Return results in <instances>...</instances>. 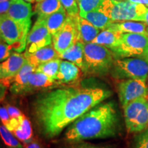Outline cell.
I'll list each match as a JSON object with an SVG mask.
<instances>
[{"instance_id": "obj_29", "label": "cell", "mask_w": 148, "mask_h": 148, "mask_svg": "<svg viewBox=\"0 0 148 148\" xmlns=\"http://www.w3.org/2000/svg\"><path fill=\"white\" fill-rule=\"evenodd\" d=\"M104 0H77L79 12H88L99 8Z\"/></svg>"}, {"instance_id": "obj_34", "label": "cell", "mask_w": 148, "mask_h": 148, "mask_svg": "<svg viewBox=\"0 0 148 148\" xmlns=\"http://www.w3.org/2000/svg\"><path fill=\"white\" fill-rule=\"evenodd\" d=\"M0 120L2 122L3 125L5 127L8 124L10 121V116H9L7 108L5 107H0Z\"/></svg>"}, {"instance_id": "obj_3", "label": "cell", "mask_w": 148, "mask_h": 148, "mask_svg": "<svg viewBox=\"0 0 148 148\" xmlns=\"http://www.w3.org/2000/svg\"><path fill=\"white\" fill-rule=\"evenodd\" d=\"M115 56L110 49L98 44H84L83 71L95 75L108 73L113 67Z\"/></svg>"}, {"instance_id": "obj_20", "label": "cell", "mask_w": 148, "mask_h": 148, "mask_svg": "<svg viewBox=\"0 0 148 148\" xmlns=\"http://www.w3.org/2000/svg\"><path fill=\"white\" fill-rule=\"evenodd\" d=\"M147 25L143 22L136 21H125L113 22L107 29L116 31L121 34L138 33L147 34Z\"/></svg>"}, {"instance_id": "obj_30", "label": "cell", "mask_w": 148, "mask_h": 148, "mask_svg": "<svg viewBox=\"0 0 148 148\" xmlns=\"http://www.w3.org/2000/svg\"><path fill=\"white\" fill-rule=\"evenodd\" d=\"M62 7L66 10L67 15L77 16L79 14V8L77 0H59Z\"/></svg>"}, {"instance_id": "obj_13", "label": "cell", "mask_w": 148, "mask_h": 148, "mask_svg": "<svg viewBox=\"0 0 148 148\" xmlns=\"http://www.w3.org/2000/svg\"><path fill=\"white\" fill-rule=\"evenodd\" d=\"M36 66L26 60L18 73L12 79V84L10 88L11 92L16 94L25 92L29 77L31 74L36 71Z\"/></svg>"}, {"instance_id": "obj_24", "label": "cell", "mask_w": 148, "mask_h": 148, "mask_svg": "<svg viewBox=\"0 0 148 148\" xmlns=\"http://www.w3.org/2000/svg\"><path fill=\"white\" fill-rule=\"evenodd\" d=\"M62 8L59 0H42L36 2L34 6V13L38 17L44 18Z\"/></svg>"}, {"instance_id": "obj_37", "label": "cell", "mask_w": 148, "mask_h": 148, "mask_svg": "<svg viewBox=\"0 0 148 148\" xmlns=\"http://www.w3.org/2000/svg\"><path fill=\"white\" fill-rule=\"evenodd\" d=\"M23 148H42V146L36 140H32L28 143L25 144Z\"/></svg>"}, {"instance_id": "obj_43", "label": "cell", "mask_w": 148, "mask_h": 148, "mask_svg": "<svg viewBox=\"0 0 148 148\" xmlns=\"http://www.w3.org/2000/svg\"><path fill=\"white\" fill-rule=\"evenodd\" d=\"M147 36H148V27H147Z\"/></svg>"}, {"instance_id": "obj_40", "label": "cell", "mask_w": 148, "mask_h": 148, "mask_svg": "<svg viewBox=\"0 0 148 148\" xmlns=\"http://www.w3.org/2000/svg\"><path fill=\"white\" fill-rule=\"evenodd\" d=\"M127 1H131L132 3H139V4H143L144 5H148V0H127Z\"/></svg>"}, {"instance_id": "obj_7", "label": "cell", "mask_w": 148, "mask_h": 148, "mask_svg": "<svg viewBox=\"0 0 148 148\" xmlns=\"http://www.w3.org/2000/svg\"><path fill=\"white\" fill-rule=\"evenodd\" d=\"M114 73L121 78L136 79L147 82L148 60L139 58H116L114 62Z\"/></svg>"}, {"instance_id": "obj_33", "label": "cell", "mask_w": 148, "mask_h": 148, "mask_svg": "<svg viewBox=\"0 0 148 148\" xmlns=\"http://www.w3.org/2000/svg\"><path fill=\"white\" fill-rule=\"evenodd\" d=\"M5 108H7L10 119H21L24 116L21 110H18L16 107L8 104L5 106Z\"/></svg>"}, {"instance_id": "obj_38", "label": "cell", "mask_w": 148, "mask_h": 148, "mask_svg": "<svg viewBox=\"0 0 148 148\" xmlns=\"http://www.w3.org/2000/svg\"><path fill=\"white\" fill-rule=\"evenodd\" d=\"M70 148H108L105 147H101V146H97L93 145H90V144H80V145H77L76 146H73Z\"/></svg>"}, {"instance_id": "obj_4", "label": "cell", "mask_w": 148, "mask_h": 148, "mask_svg": "<svg viewBox=\"0 0 148 148\" xmlns=\"http://www.w3.org/2000/svg\"><path fill=\"white\" fill-rule=\"evenodd\" d=\"M30 26L14 21L6 14H3L0 21V40L13 46L16 52H21L26 48Z\"/></svg>"}, {"instance_id": "obj_15", "label": "cell", "mask_w": 148, "mask_h": 148, "mask_svg": "<svg viewBox=\"0 0 148 148\" xmlns=\"http://www.w3.org/2000/svg\"><path fill=\"white\" fill-rule=\"evenodd\" d=\"M81 70L79 66L68 60H61L56 80L59 83H71L80 77Z\"/></svg>"}, {"instance_id": "obj_12", "label": "cell", "mask_w": 148, "mask_h": 148, "mask_svg": "<svg viewBox=\"0 0 148 148\" xmlns=\"http://www.w3.org/2000/svg\"><path fill=\"white\" fill-rule=\"evenodd\" d=\"M6 14L14 21L31 25L32 5L25 0H11L10 8Z\"/></svg>"}, {"instance_id": "obj_14", "label": "cell", "mask_w": 148, "mask_h": 148, "mask_svg": "<svg viewBox=\"0 0 148 148\" xmlns=\"http://www.w3.org/2000/svg\"><path fill=\"white\" fill-rule=\"evenodd\" d=\"M24 56L27 62L37 67L40 64L52 60V59L60 58L58 53L53 47V43L38 49L33 53L25 51L23 53Z\"/></svg>"}, {"instance_id": "obj_45", "label": "cell", "mask_w": 148, "mask_h": 148, "mask_svg": "<svg viewBox=\"0 0 148 148\" xmlns=\"http://www.w3.org/2000/svg\"><path fill=\"white\" fill-rule=\"evenodd\" d=\"M115 1H123V0H115Z\"/></svg>"}, {"instance_id": "obj_36", "label": "cell", "mask_w": 148, "mask_h": 148, "mask_svg": "<svg viewBox=\"0 0 148 148\" xmlns=\"http://www.w3.org/2000/svg\"><path fill=\"white\" fill-rule=\"evenodd\" d=\"M8 86L4 83L0 81V102L5 99Z\"/></svg>"}, {"instance_id": "obj_18", "label": "cell", "mask_w": 148, "mask_h": 148, "mask_svg": "<svg viewBox=\"0 0 148 148\" xmlns=\"http://www.w3.org/2000/svg\"><path fill=\"white\" fill-rule=\"evenodd\" d=\"M84 43L81 40H77L73 45L59 56L60 58L68 60L75 64L81 69L84 68Z\"/></svg>"}, {"instance_id": "obj_17", "label": "cell", "mask_w": 148, "mask_h": 148, "mask_svg": "<svg viewBox=\"0 0 148 148\" xmlns=\"http://www.w3.org/2000/svg\"><path fill=\"white\" fill-rule=\"evenodd\" d=\"M121 33L109 29H103L99 33L92 42L104 46L113 52L121 42Z\"/></svg>"}, {"instance_id": "obj_48", "label": "cell", "mask_w": 148, "mask_h": 148, "mask_svg": "<svg viewBox=\"0 0 148 148\" xmlns=\"http://www.w3.org/2000/svg\"><path fill=\"white\" fill-rule=\"evenodd\" d=\"M147 7H148V5H147Z\"/></svg>"}, {"instance_id": "obj_19", "label": "cell", "mask_w": 148, "mask_h": 148, "mask_svg": "<svg viewBox=\"0 0 148 148\" xmlns=\"http://www.w3.org/2000/svg\"><path fill=\"white\" fill-rule=\"evenodd\" d=\"M77 26L79 40L84 44L92 42L100 32V29L79 15L77 18Z\"/></svg>"}, {"instance_id": "obj_25", "label": "cell", "mask_w": 148, "mask_h": 148, "mask_svg": "<svg viewBox=\"0 0 148 148\" xmlns=\"http://www.w3.org/2000/svg\"><path fill=\"white\" fill-rule=\"evenodd\" d=\"M18 140L27 144L33 140V132L30 121L25 116L20 123V125L12 132Z\"/></svg>"}, {"instance_id": "obj_9", "label": "cell", "mask_w": 148, "mask_h": 148, "mask_svg": "<svg viewBox=\"0 0 148 148\" xmlns=\"http://www.w3.org/2000/svg\"><path fill=\"white\" fill-rule=\"evenodd\" d=\"M117 90L123 108L135 99L148 96V86L146 82L140 79H123L118 83Z\"/></svg>"}, {"instance_id": "obj_16", "label": "cell", "mask_w": 148, "mask_h": 148, "mask_svg": "<svg viewBox=\"0 0 148 148\" xmlns=\"http://www.w3.org/2000/svg\"><path fill=\"white\" fill-rule=\"evenodd\" d=\"M147 101V97H138L129 102L126 106L123 108L125 125H126L127 130L128 132L134 124L137 116L139 114L140 112L144 108Z\"/></svg>"}, {"instance_id": "obj_47", "label": "cell", "mask_w": 148, "mask_h": 148, "mask_svg": "<svg viewBox=\"0 0 148 148\" xmlns=\"http://www.w3.org/2000/svg\"><path fill=\"white\" fill-rule=\"evenodd\" d=\"M0 1H6V0H0Z\"/></svg>"}, {"instance_id": "obj_22", "label": "cell", "mask_w": 148, "mask_h": 148, "mask_svg": "<svg viewBox=\"0 0 148 148\" xmlns=\"http://www.w3.org/2000/svg\"><path fill=\"white\" fill-rule=\"evenodd\" d=\"M56 81V80L51 79L44 73L34 71L29 77L25 92L32 91V90L51 88L57 84Z\"/></svg>"}, {"instance_id": "obj_1", "label": "cell", "mask_w": 148, "mask_h": 148, "mask_svg": "<svg viewBox=\"0 0 148 148\" xmlns=\"http://www.w3.org/2000/svg\"><path fill=\"white\" fill-rule=\"evenodd\" d=\"M110 95V91L101 88H58L36 98L35 119L41 134L52 138Z\"/></svg>"}, {"instance_id": "obj_6", "label": "cell", "mask_w": 148, "mask_h": 148, "mask_svg": "<svg viewBox=\"0 0 148 148\" xmlns=\"http://www.w3.org/2000/svg\"><path fill=\"white\" fill-rule=\"evenodd\" d=\"M116 58H139L148 60V36L138 33L121 34L119 47L113 51Z\"/></svg>"}, {"instance_id": "obj_26", "label": "cell", "mask_w": 148, "mask_h": 148, "mask_svg": "<svg viewBox=\"0 0 148 148\" xmlns=\"http://www.w3.org/2000/svg\"><path fill=\"white\" fill-rule=\"evenodd\" d=\"M61 62V58H57L40 64L36 67V71L44 73L51 79H55L58 73L59 66Z\"/></svg>"}, {"instance_id": "obj_42", "label": "cell", "mask_w": 148, "mask_h": 148, "mask_svg": "<svg viewBox=\"0 0 148 148\" xmlns=\"http://www.w3.org/2000/svg\"><path fill=\"white\" fill-rule=\"evenodd\" d=\"M42 1V0H36V2H39V1Z\"/></svg>"}, {"instance_id": "obj_11", "label": "cell", "mask_w": 148, "mask_h": 148, "mask_svg": "<svg viewBox=\"0 0 148 148\" xmlns=\"http://www.w3.org/2000/svg\"><path fill=\"white\" fill-rule=\"evenodd\" d=\"M26 62L24 54L12 52L8 58L0 63V81L10 86L12 79Z\"/></svg>"}, {"instance_id": "obj_21", "label": "cell", "mask_w": 148, "mask_h": 148, "mask_svg": "<svg viewBox=\"0 0 148 148\" xmlns=\"http://www.w3.org/2000/svg\"><path fill=\"white\" fill-rule=\"evenodd\" d=\"M79 15L87 20L100 30L107 29L111 23H113V21L99 8L88 12H79Z\"/></svg>"}, {"instance_id": "obj_31", "label": "cell", "mask_w": 148, "mask_h": 148, "mask_svg": "<svg viewBox=\"0 0 148 148\" xmlns=\"http://www.w3.org/2000/svg\"><path fill=\"white\" fill-rule=\"evenodd\" d=\"M134 148H148V128L140 132L136 136Z\"/></svg>"}, {"instance_id": "obj_46", "label": "cell", "mask_w": 148, "mask_h": 148, "mask_svg": "<svg viewBox=\"0 0 148 148\" xmlns=\"http://www.w3.org/2000/svg\"><path fill=\"white\" fill-rule=\"evenodd\" d=\"M1 15H0V21H1Z\"/></svg>"}, {"instance_id": "obj_28", "label": "cell", "mask_w": 148, "mask_h": 148, "mask_svg": "<svg viewBox=\"0 0 148 148\" xmlns=\"http://www.w3.org/2000/svg\"><path fill=\"white\" fill-rule=\"evenodd\" d=\"M0 136L7 148H23L14 135L4 125H0Z\"/></svg>"}, {"instance_id": "obj_32", "label": "cell", "mask_w": 148, "mask_h": 148, "mask_svg": "<svg viewBox=\"0 0 148 148\" xmlns=\"http://www.w3.org/2000/svg\"><path fill=\"white\" fill-rule=\"evenodd\" d=\"M13 50V46L5 42L0 41V62H3L8 58Z\"/></svg>"}, {"instance_id": "obj_27", "label": "cell", "mask_w": 148, "mask_h": 148, "mask_svg": "<svg viewBox=\"0 0 148 148\" xmlns=\"http://www.w3.org/2000/svg\"><path fill=\"white\" fill-rule=\"evenodd\" d=\"M148 127V101L142 109L135 120L134 124L129 132L139 133L143 132Z\"/></svg>"}, {"instance_id": "obj_39", "label": "cell", "mask_w": 148, "mask_h": 148, "mask_svg": "<svg viewBox=\"0 0 148 148\" xmlns=\"http://www.w3.org/2000/svg\"><path fill=\"white\" fill-rule=\"evenodd\" d=\"M137 21H140L145 23L148 25V10L142 15H140L137 19Z\"/></svg>"}, {"instance_id": "obj_41", "label": "cell", "mask_w": 148, "mask_h": 148, "mask_svg": "<svg viewBox=\"0 0 148 148\" xmlns=\"http://www.w3.org/2000/svg\"><path fill=\"white\" fill-rule=\"evenodd\" d=\"M25 1H27V2H28V3H32L35 2V1H36V0H25Z\"/></svg>"}, {"instance_id": "obj_2", "label": "cell", "mask_w": 148, "mask_h": 148, "mask_svg": "<svg viewBox=\"0 0 148 148\" xmlns=\"http://www.w3.org/2000/svg\"><path fill=\"white\" fill-rule=\"evenodd\" d=\"M119 129V118L112 102L98 104L77 119L65 132L68 141L114 136Z\"/></svg>"}, {"instance_id": "obj_23", "label": "cell", "mask_w": 148, "mask_h": 148, "mask_svg": "<svg viewBox=\"0 0 148 148\" xmlns=\"http://www.w3.org/2000/svg\"><path fill=\"white\" fill-rule=\"evenodd\" d=\"M43 18L49 32L53 36L64 25L67 18V13L62 7L60 10L45 16Z\"/></svg>"}, {"instance_id": "obj_5", "label": "cell", "mask_w": 148, "mask_h": 148, "mask_svg": "<svg viewBox=\"0 0 148 148\" xmlns=\"http://www.w3.org/2000/svg\"><path fill=\"white\" fill-rule=\"evenodd\" d=\"M113 22L137 21L138 17L148 10L143 4L127 1L104 0L99 8Z\"/></svg>"}, {"instance_id": "obj_44", "label": "cell", "mask_w": 148, "mask_h": 148, "mask_svg": "<svg viewBox=\"0 0 148 148\" xmlns=\"http://www.w3.org/2000/svg\"><path fill=\"white\" fill-rule=\"evenodd\" d=\"M146 83H147V86H148V77H147V82H146Z\"/></svg>"}, {"instance_id": "obj_8", "label": "cell", "mask_w": 148, "mask_h": 148, "mask_svg": "<svg viewBox=\"0 0 148 148\" xmlns=\"http://www.w3.org/2000/svg\"><path fill=\"white\" fill-rule=\"evenodd\" d=\"M78 15H67V18L63 26L52 36L53 45L59 56L79 40L77 26V18Z\"/></svg>"}, {"instance_id": "obj_35", "label": "cell", "mask_w": 148, "mask_h": 148, "mask_svg": "<svg viewBox=\"0 0 148 148\" xmlns=\"http://www.w3.org/2000/svg\"><path fill=\"white\" fill-rule=\"evenodd\" d=\"M11 0L6 1H0V15L7 14L9 8H10Z\"/></svg>"}, {"instance_id": "obj_10", "label": "cell", "mask_w": 148, "mask_h": 148, "mask_svg": "<svg viewBox=\"0 0 148 148\" xmlns=\"http://www.w3.org/2000/svg\"><path fill=\"white\" fill-rule=\"evenodd\" d=\"M52 43V36L43 18L38 17L27 36V51L33 53Z\"/></svg>"}]
</instances>
